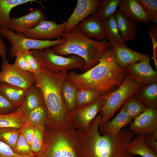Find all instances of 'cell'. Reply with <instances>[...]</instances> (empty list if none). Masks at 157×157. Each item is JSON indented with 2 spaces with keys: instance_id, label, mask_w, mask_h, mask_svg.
<instances>
[{
  "instance_id": "1",
  "label": "cell",
  "mask_w": 157,
  "mask_h": 157,
  "mask_svg": "<svg viewBox=\"0 0 157 157\" xmlns=\"http://www.w3.org/2000/svg\"><path fill=\"white\" fill-rule=\"evenodd\" d=\"M129 75L126 67L117 63L111 46L104 52L94 67L80 74L72 71L67 74L66 78L77 89H91L102 96L121 85Z\"/></svg>"
},
{
  "instance_id": "2",
  "label": "cell",
  "mask_w": 157,
  "mask_h": 157,
  "mask_svg": "<svg viewBox=\"0 0 157 157\" xmlns=\"http://www.w3.org/2000/svg\"><path fill=\"white\" fill-rule=\"evenodd\" d=\"M101 115V113L97 115L88 131L77 130L76 149L78 157H133L126 148L134 134L124 129L115 135L100 134L98 128Z\"/></svg>"
},
{
  "instance_id": "3",
  "label": "cell",
  "mask_w": 157,
  "mask_h": 157,
  "mask_svg": "<svg viewBox=\"0 0 157 157\" xmlns=\"http://www.w3.org/2000/svg\"><path fill=\"white\" fill-rule=\"evenodd\" d=\"M40 88L47 114L46 126L53 128L73 127L62 94V86L67 72H51L41 66L40 71L32 73Z\"/></svg>"
},
{
  "instance_id": "4",
  "label": "cell",
  "mask_w": 157,
  "mask_h": 157,
  "mask_svg": "<svg viewBox=\"0 0 157 157\" xmlns=\"http://www.w3.org/2000/svg\"><path fill=\"white\" fill-rule=\"evenodd\" d=\"M65 42L52 47L53 53L61 56L77 55L85 61L82 73L97 64L104 52L112 46L106 38L100 41L91 40L85 36L76 26L68 32H65L61 36Z\"/></svg>"
},
{
  "instance_id": "5",
  "label": "cell",
  "mask_w": 157,
  "mask_h": 157,
  "mask_svg": "<svg viewBox=\"0 0 157 157\" xmlns=\"http://www.w3.org/2000/svg\"><path fill=\"white\" fill-rule=\"evenodd\" d=\"M77 130L73 127L46 126L44 143L36 157H78L76 152Z\"/></svg>"
},
{
  "instance_id": "6",
  "label": "cell",
  "mask_w": 157,
  "mask_h": 157,
  "mask_svg": "<svg viewBox=\"0 0 157 157\" xmlns=\"http://www.w3.org/2000/svg\"><path fill=\"white\" fill-rule=\"evenodd\" d=\"M143 85L129 75L115 90L107 94L106 101L101 112L99 126L110 121L122 104L134 95Z\"/></svg>"
},
{
  "instance_id": "7",
  "label": "cell",
  "mask_w": 157,
  "mask_h": 157,
  "mask_svg": "<svg viewBox=\"0 0 157 157\" xmlns=\"http://www.w3.org/2000/svg\"><path fill=\"white\" fill-rule=\"evenodd\" d=\"M31 50L41 66L53 73L67 72L74 69L82 70L85 65L84 60L76 55L63 57L54 53L50 48Z\"/></svg>"
},
{
  "instance_id": "8",
  "label": "cell",
  "mask_w": 157,
  "mask_h": 157,
  "mask_svg": "<svg viewBox=\"0 0 157 157\" xmlns=\"http://www.w3.org/2000/svg\"><path fill=\"white\" fill-rule=\"evenodd\" d=\"M0 35L8 39L11 44L10 56L14 57L18 53L32 49L42 50L55 45L64 43L65 38L55 40H41L32 39L26 37L23 33H17L4 27L0 28Z\"/></svg>"
},
{
  "instance_id": "9",
  "label": "cell",
  "mask_w": 157,
  "mask_h": 157,
  "mask_svg": "<svg viewBox=\"0 0 157 157\" xmlns=\"http://www.w3.org/2000/svg\"><path fill=\"white\" fill-rule=\"evenodd\" d=\"M107 96V94L101 96L95 101L76 108L69 113V117L74 128L78 131H88L98 113L102 110Z\"/></svg>"
},
{
  "instance_id": "10",
  "label": "cell",
  "mask_w": 157,
  "mask_h": 157,
  "mask_svg": "<svg viewBox=\"0 0 157 157\" xmlns=\"http://www.w3.org/2000/svg\"><path fill=\"white\" fill-rule=\"evenodd\" d=\"M0 72V82L6 83L25 89L35 85L32 72L23 70L14 64L3 60Z\"/></svg>"
},
{
  "instance_id": "11",
  "label": "cell",
  "mask_w": 157,
  "mask_h": 157,
  "mask_svg": "<svg viewBox=\"0 0 157 157\" xmlns=\"http://www.w3.org/2000/svg\"><path fill=\"white\" fill-rule=\"evenodd\" d=\"M67 21L60 24L53 21L43 20L34 28L23 33L26 38L34 40H50L60 38L65 32Z\"/></svg>"
},
{
  "instance_id": "12",
  "label": "cell",
  "mask_w": 157,
  "mask_h": 157,
  "mask_svg": "<svg viewBox=\"0 0 157 157\" xmlns=\"http://www.w3.org/2000/svg\"><path fill=\"white\" fill-rule=\"evenodd\" d=\"M149 55L141 61L126 66L129 75L138 83L147 85L157 83V72L150 65Z\"/></svg>"
},
{
  "instance_id": "13",
  "label": "cell",
  "mask_w": 157,
  "mask_h": 157,
  "mask_svg": "<svg viewBox=\"0 0 157 157\" xmlns=\"http://www.w3.org/2000/svg\"><path fill=\"white\" fill-rule=\"evenodd\" d=\"M134 119L128 129L133 134L150 135L157 131V109L147 108Z\"/></svg>"
},
{
  "instance_id": "14",
  "label": "cell",
  "mask_w": 157,
  "mask_h": 157,
  "mask_svg": "<svg viewBox=\"0 0 157 157\" xmlns=\"http://www.w3.org/2000/svg\"><path fill=\"white\" fill-rule=\"evenodd\" d=\"M45 19L46 16L42 7L35 9L21 17L10 18L7 28L16 33H24Z\"/></svg>"
},
{
  "instance_id": "15",
  "label": "cell",
  "mask_w": 157,
  "mask_h": 157,
  "mask_svg": "<svg viewBox=\"0 0 157 157\" xmlns=\"http://www.w3.org/2000/svg\"><path fill=\"white\" fill-rule=\"evenodd\" d=\"M100 0H78L73 13L67 21L65 32H68L90 15L95 14Z\"/></svg>"
},
{
  "instance_id": "16",
  "label": "cell",
  "mask_w": 157,
  "mask_h": 157,
  "mask_svg": "<svg viewBox=\"0 0 157 157\" xmlns=\"http://www.w3.org/2000/svg\"><path fill=\"white\" fill-rule=\"evenodd\" d=\"M77 26L82 33L91 40L100 41L106 38L103 21L95 14L82 20Z\"/></svg>"
},
{
  "instance_id": "17",
  "label": "cell",
  "mask_w": 157,
  "mask_h": 157,
  "mask_svg": "<svg viewBox=\"0 0 157 157\" xmlns=\"http://www.w3.org/2000/svg\"><path fill=\"white\" fill-rule=\"evenodd\" d=\"M118 10L132 23L147 24L150 22L149 17L137 0H121Z\"/></svg>"
},
{
  "instance_id": "18",
  "label": "cell",
  "mask_w": 157,
  "mask_h": 157,
  "mask_svg": "<svg viewBox=\"0 0 157 157\" xmlns=\"http://www.w3.org/2000/svg\"><path fill=\"white\" fill-rule=\"evenodd\" d=\"M112 47L115 60L117 65L122 67H126L130 64L139 62L148 55L134 51L126 46Z\"/></svg>"
},
{
  "instance_id": "19",
  "label": "cell",
  "mask_w": 157,
  "mask_h": 157,
  "mask_svg": "<svg viewBox=\"0 0 157 157\" xmlns=\"http://www.w3.org/2000/svg\"><path fill=\"white\" fill-rule=\"evenodd\" d=\"M132 119L122 108L119 113L112 120L100 126H99V133L112 135H117L124 127L130 125Z\"/></svg>"
},
{
  "instance_id": "20",
  "label": "cell",
  "mask_w": 157,
  "mask_h": 157,
  "mask_svg": "<svg viewBox=\"0 0 157 157\" xmlns=\"http://www.w3.org/2000/svg\"><path fill=\"white\" fill-rule=\"evenodd\" d=\"M120 35L125 42L132 41L137 34L138 25L129 21L118 10L114 14Z\"/></svg>"
},
{
  "instance_id": "21",
  "label": "cell",
  "mask_w": 157,
  "mask_h": 157,
  "mask_svg": "<svg viewBox=\"0 0 157 157\" xmlns=\"http://www.w3.org/2000/svg\"><path fill=\"white\" fill-rule=\"evenodd\" d=\"M126 151L129 154L142 157H157V151L149 147L146 144L144 134H138L136 137L127 145Z\"/></svg>"
},
{
  "instance_id": "22",
  "label": "cell",
  "mask_w": 157,
  "mask_h": 157,
  "mask_svg": "<svg viewBox=\"0 0 157 157\" xmlns=\"http://www.w3.org/2000/svg\"><path fill=\"white\" fill-rule=\"evenodd\" d=\"M27 89L0 82V92L17 108L22 104Z\"/></svg>"
},
{
  "instance_id": "23",
  "label": "cell",
  "mask_w": 157,
  "mask_h": 157,
  "mask_svg": "<svg viewBox=\"0 0 157 157\" xmlns=\"http://www.w3.org/2000/svg\"><path fill=\"white\" fill-rule=\"evenodd\" d=\"M133 96L147 108L157 109V83L143 85Z\"/></svg>"
},
{
  "instance_id": "24",
  "label": "cell",
  "mask_w": 157,
  "mask_h": 157,
  "mask_svg": "<svg viewBox=\"0 0 157 157\" xmlns=\"http://www.w3.org/2000/svg\"><path fill=\"white\" fill-rule=\"evenodd\" d=\"M43 104L41 92L39 87L35 84L27 89L24 101L21 106L24 110L23 114L26 115L33 110Z\"/></svg>"
},
{
  "instance_id": "25",
  "label": "cell",
  "mask_w": 157,
  "mask_h": 157,
  "mask_svg": "<svg viewBox=\"0 0 157 157\" xmlns=\"http://www.w3.org/2000/svg\"><path fill=\"white\" fill-rule=\"evenodd\" d=\"M23 113V110L20 106L13 113L0 115V128H14L22 129L26 124Z\"/></svg>"
},
{
  "instance_id": "26",
  "label": "cell",
  "mask_w": 157,
  "mask_h": 157,
  "mask_svg": "<svg viewBox=\"0 0 157 157\" xmlns=\"http://www.w3.org/2000/svg\"><path fill=\"white\" fill-rule=\"evenodd\" d=\"M103 22L105 30L106 38L112 46H126L118 31L114 15L104 21Z\"/></svg>"
},
{
  "instance_id": "27",
  "label": "cell",
  "mask_w": 157,
  "mask_h": 157,
  "mask_svg": "<svg viewBox=\"0 0 157 157\" xmlns=\"http://www.w3.org/2000/svg\"><path fill=\"white\" fill-rule=\"evenodd\" d=\"M31 2L41 3L35 0H0V28H7L10 18V13L13 8Z\"/></svg>"
},
{
  "instance_id": "28",
  "label": "cell",
  "mask_w": 157,
  "mask_h": 157,
  "mask_svg": "<svg viewBox=\"0 0 157 157\" xmlns=\"http://www.w3.org/2000/svg\"><path fill=\"white\" fill-rule=\"evenodd\" d=\"M62 94L69 113L75 108V100L77 89L66 78L62 86Z\"/></svg>"
},
{
  "instance_id": "29",
  "label": "cell",
  "mask_w": 157,
  "mask_h": 157,
  "mask_svg": "<svg viewBox=\"0 0 157 157\" xmlns=\"http://www.w3.org/2000/svg\"><path fill=\"white\" fill-rule=\"evenodd\" d=\"M121 0H102L95 14L104 21L114 15Z\"/></svg>"
},
{
  "instance_id": "30",
  "label": "cell",
  "mask_w": 157,
  "mask_h": 157,
  "mask_svg": "<svg viewBox=\"0 0 157 157\" xmlns=\"http://www.w3.org/2000/svg\"><path fill=\"white\" fill-rule=\"evenodd\" d=\"M26 124L34 126L38 125L46 126L47 114L44 104L40 106L25 115Z\"/></svg>"
},
{
  "instance_id": "31",
  "label": "cell",
  "mask_w": 157,
  "mask_h": 157,
  "mask_svg": "<svg viewBox=\"0 0 157 157\" xmlns=\"http://www.w3.org/2000/svg\"><path fill=\"white\" fill-rule=\"evenodd\" d=\"M122 105V108L132 119L139 116L147 108L133 95L126 100Z\"/></svg>"
},
{
  "instance_id": "32",
  "label": "cell",
  "mask_w": 157,
  "mask_h": 157,
  "mask_svg": "<svg viewBox=\"0 0 157 157\" xmlns=\"http://www.w3.org/2000/svg\"><path fill=\"white\" fill-rule=\"evenodd\" d=\"M101 96L98 93L91 89H77L75 102V108L93 102Z\"/></svg>"
},
{
  "instance_id": "33",
  "label": "cell",
  "mask_w": 157,
  "mask_h": 157,
  "mask_svg": "<svg viewBox=\"0 0 157 157\" xmlns=\"http://www.w3.org/2000/svg\"><path fill=\"white\" fill-rule=\"evenodd\" d=\"M22 131V129L14 128H0V141L8 145L13 149Z\"/></svg>"
},
{
  "instance_id": "34",
  "label": "cell",
  "mask_w": 157,
  "mask_h": 157,
  "mask_svg": "<svg viewBox=\"0 0 157 157\" xmlns=\"http://www.w3.org/2000/svg\"><path fill=\"white\" fill-rule=\"evenodd\" d=\"M149 17L150 22L157 24V0H137Z\"/></svg>"
},
{
  "instance_id": "35",
  "label": "cell",
  "mask_w": 157,
  "mask_h": 157,
  "mask_svg": "<svg viewBox=\"0 0 157 157\" xmlns=\"http://www.w3.org/2000/svg\"><path fill=\"white\" fill-rule=\"evenodd\" d=\"M46 126H35V135L31 148L33 152L36 154L42 149L44 143V133Z\"/></svg>"
},
{
  "instance_id": "36",
  "label": "cell",
  "mask_w": 157,
  "mask_h": 157,
  "mask_svg": "<svg viewBox=\"0 0 157 157\" xmlns=\"http://www.w3.org/2000/svg\"><path fill=\"white\" fill-rule=\"evenodd\" d=\"M13 150L16 153L22 155L35 154L32 151L30 145L22 133Z\"/></svg>"
},
{
  "instance_id": "37",
  "label": "cell",
  "mask_w": 157,
  "mask_h": 157,
  "mask_svg": "<svg viewBox=\"0 0 157 157\" xmlns=\"http://www.w3.org/2000/svg\"><path fill=\"white\" fill-rule=\"evenodd\" d=\"M18 108L0 92V115L11 113Z\"/></svg>"
},
{
  "instance_id": "38",
  "label": "cell",
  "mask_w": 157,
  "mask_h": 157,
  "mask_svg": "<svg viewBox=\"0 0 157 157\" xmlns=\"http://www.w3.org/2000/svg\"><path fill=\"white\" fill-rule=\"evenodd\" d=\"M22 54L27 61L32 73L39 72L40 70L41 66L33 55L31 50L24 52Z\"/></svg>"
},
{
  "instance_id": "39",
  "label": "cell",
  "mask_w": 157,
  "mask_h": 157,
  "mask_svg": "<svg viewBox=\"0 0 157 157\" xmlns=\"http://www.w3.org/2000/svg\"><path fill=\"white\" fill-rule=\"evenodd\" d=\"M0 157H36V154L22 155L15 152L8 145L0 141Z\"/></svg>"
},
{
  "instance_id": "40",
  "label": "cell",
  "mask_w": 157,
  "mask_h": 157,
  "mask_svg": "<svg viewBox=\"0 0 157 157\" xmlns=\"http://www.w3.org/2000/svg\"><path fill=\"white\" fill-rule=\"evenodd\" d=\"M22 133L24 137L31 147L33 142L35 135V126L26 124L22 129Z\"/></svg>"
},
{
  "instance_id": "41",
  "label": "cell",
  "mask_w": 157,
  "mask_h": 157,
  "mask_svg": "<svg viewBox=\"0 0 157 157\" xmlns=\"http://www.w3.org/2000/svg\"><path fill=\"white\" fill-rule=\"evenodd\" d=\"M14 64L18 67L26 71L31 72L29 65L22 53H18L16 56Z\"/></svg>"
},
{
  "instance_id": "42",
  "label": "cell",
  "mask_w": 157,
  "mask_h": 157,
  "mask_svg": "<svg viewBox=\"0 0 157 157\" xmlns=\"http://www.w3.org/2000/svg\"><path fill=\"white\" fill-rule=\"evenodd\" d=\"M144 139L147 145L149 147L157 151V142L151 138L148 135H144Z\"/></svg>"
},
{
  "instance_id": "43",
  "label": "cell",
  "mask_w": 157,
  "mask_h": 157,
  "mask_svg": "<svg viewBox=\"0 0 157 157\" xmlns=\"http://www.w3.org/2000/svg\"><path fill=\"white\" fill-rule=\"evenodd\" d=\"M6 48L5 43L0 35V55L3 60H6Z\"/></svg>"
},
{
  "instance_id": "44",
  "label": "cell",
  "mask_w": 157,
  "mask_h": 157,
  "mask_svg": "<svg viewBox=\"0 0 157 157\" xmlns=\"http://www.w3.org/2000/svg\"><path fill=\"white\" fill-rule=\"evenodd\" d=\"M149 34L150 35L151 38L152 40V41L153 43V53L154 56V64L155 67V68L157 69V59L156 54V48H157V40H156L152 36L150 33L149 32Z\"/></svg>"
},
{
  "instance_id": "45",
  "label": "cell",
  "mask_w": 157,
  "mask_h": 157,
  "mask_svg": "<svg viewBox=\"0 0 157 157\" xmlns=\"http://www.w3.org/2000/svg\"><path fill=\"white\" fill-rule=\"evenodd\" d=\"M149 32L151 34L153 37L157 40V24H154L150 26L148 28Z\"/></svg>"
}]
</instances>
